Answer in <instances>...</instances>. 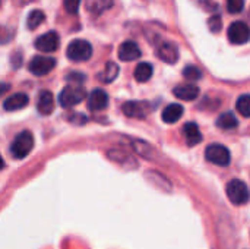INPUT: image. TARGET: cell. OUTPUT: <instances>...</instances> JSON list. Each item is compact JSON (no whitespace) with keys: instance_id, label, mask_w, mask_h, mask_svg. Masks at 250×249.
I'll return each mask as SVG.
<instances>
[{"instance_id":"obj_1","label":"cell","mask_w":250,"mask_h":249,"mask_svg":"<svg viewBox=\"0 0 250 249\" xmlns=\"http://www.w3.org/2000/svg\"><path fill=\"white\" fill-rule=\"evenodd\" d=\"M34 148V135L29 131H22L10 144V154L13 158H25Z\"/></svg>"},{"instance_id":"obj_2","label":"cell","mask_w":250,"mask_h":249,"mask_svg":"<svg viewBox=\"0 0 250 249\" xmlns=\"http://www.w3.org/2000/svg\"><path fill=\"white\" fill-rule=\"evenodd\" d=\"M226 192H227L230 203L234 205H243L249 201L250 198V191L248 185L240 179L230 181L226 186Z\"/></svg>"},{"instance_id":"obj_3","label":"cell","mask_w":250,"mask_h":249,"mask_svg":"<svg viewBox=\"0 0 250 249\" xmlns=\"http://www.w3.org/2000/svg\"><path fill=\"white\" fill-rule=\"evenodd\" d=\"M86 97V91L83 87L81 85H66L62 92L59 94V104L63 109H69L73 107L76 104H79L81 101H83Z\"/></svg>"},{"instance_id":"obj_4","label":"cell","mask_w":250,"mask_h":249,"mask_svg":"<svg viewBox=\"0 0 250 249\" xmlns=\"http://www.w3.org/2000/svg\"><path fill=\"white\" fill-rule=\"evenodd\" d=\"M66 56L72 62H85L92 56V47L85 40H73L66 50Z\"/></svg>"},{"instance_id":"obj_5","label":"cell","mask_w":250,"mask_h":249,"mask_svg":"<svg viewBox=\"0 0 250 249\" xmlns=\"http://www.w3.org/2000/svg\"><path fill=\"white\" fill-rule=\"evenodd\" d=\"M205 157L212 164H217V166H221V167L229 166L230 161H231L230 150L226 145H221V144H211V145H208L207 150H205Z\"/></svg>"},{"instance_id":"obj_6","label":"cell","mask_w":250,"mask_h":249,"mask_svg":"<svg viewBox=\"0 0 250 249\" xmlns=\"http://www.w3.org/2000/svg\"><path fill=\"white\" fill-rule=\"evenodd\" d=\"M56 68V59L50 56H35L31 59L28 69L35 76H44Z\"/></svg>"},{"instance_id":"obj_7","label":"cell","mask_w":250,"mask_h":249,"mask_svg":"<svg viewBox=\"0 0 250 249\" xmlns=\"http://www.w3.org/2000/svg\"><path fill=\"white\" fill-rule=\"evenodd\" d=\"M152 104L149 101H127L123 104L122 110L127 117L144 119L152 112Z\"/></svg>"},{"instance_id":"obj_8","label":"cell","mask_w":250,"mask_h":249,"mask_svg":"<svg viewBox=\"0 0 250 249\" xmlns=\"http://www.w3.org/2000/svg\"><path fill=\"white\" fill-rule=\"evenodd\" d=\"M227 37L230 40V43L233 44H245L248 43L250 38V29L249 26L242 22V21H237V22H233L230 26H229V31H227Z\"/></svg>"},{"instance_id":"obj_9","label":"cell","mask_w":250,"mask_h":249,"mask_svg":"<svg viewBox=\"0 0 250 249\" xmlns=\"http://www.w3.org/2000/svg\"><path fill=\"white\" fill-rule=\"evenodd\" d=\"M59 44H60V40H59V35L56 31H48L42 35H40L34 45L37 50L42 51V53H53L59 48Z\"/></svg>"},{"instance_id":"obj_10","label":"cell","mask_w":250,"mask_h":249,"mask_svg":"<svg viewBox=\"0 0 250 249\" xmlns=\"http://www.w3.org/2000/svg\"><path fill=\"white\" fill-rule=\"evenodd\" d=\"M157 56L160 60L168 65H174L179 60V47L171 41H163L157 47Z\"/></svg>"},{"instance_id":"obj_11","label":"cell","mask_w":250,"mask_h":249,"mask_svg":"<svg viewBox=\"0 0 250 249\" xmlns=\"http://www.w3.org/2000/svg\"><path fill=\"white\" fill-rule=\"evenodd\" d=\"M107 106H108V94L101 88H95L88 97V109L92 112H101Z\"/></svg>"},{"instance_id":"obj_12","label":"cell","mask_w":250,"mask_h":249,"mask_svg":"<svg viewBox=\"0 0 250 249\" xmlns=\"http://www.w3.org/2000/svg\"><path fill=\"white\" fill-rule=\"evenodd\" d=\"M142 54L141 48L138 47V44L135 41H125L120 44L119 47V59L123 60V62H132V60H136L139 59Z\"/></svg>"},{"instance_id":"obj_13","label":"cell","mask_w":250,"mask_h":249,"mask_svg":"<svg viewBox=\"0 0 250 249\" xmlns=\"http://www.w3.org/2000/svg\"><path fill=\"white\" fill-rule=\"evenodd\" d=\"M28 103H29V98L25 92H16L3 101V109L6 112H16V110L26 107Z\"/></svg>"},{"instance_id":"obj_14","label":"cell","mask_w":250,"mask_h":249,"mask_svg":"<svg viewBox=\"0 0 250 249\" xmlns=\"http://www.w3.org/2000/svg\"><path fill=\"white\" fill-rule=\"evenodd\" d=\"M173 94L183 101H193L199 97V88L193 84H182L173 90Z\"/></svg>"},{"instance_id":"obj_15","label":"cell","mask_w":250,"mask_h":249,"mask_svg":"<svg viewBox=\"0 0 250 249\" xmlns=\"http://www.w3.org/2000/svg\"><path fill=\"white\" fill-rule=\"evenodd\" d=\"M37 109L41 114L47 116L50 114L53 110H54V97L51 94V91H47V90H42L38 95V100H37Z\"/></svg>"},{"instance_id":"obj_16","label":"cell","mask_w":250,"mask_h":249,"mask_svg":"<svg viewBox=\"0 0 250 249\" xmlns=\"http://www.w3.org/2000/svg\"><path fill=\"white\" fill-rule=\"evenodd\" d=\"M113 6V0H85V9L92 18H98L103 12Z\"/></svg>"},{"instance_id":"obj_17","label":"cell","mask_w":250,"mask_h":249,"mask_svg":"<svg viewBox=\"0 0 250 249\" xmlns=\"http://www.w3.org/2000/svg\"><path fill=\"white\" fill-rule=\"evenodd\" d=\"M183 134L186 138V144L189 147H195L202 141V134L195 122H189L183 126Z\"/></svg>"},{"instance_id":"obj_18","label":"cell","mask_w":250,"mask_h":249,"mask_svg":"<svg viewBox=\"0 0 250 249\" xmlns=\"http://www.w3.org/2000/svg\"><path fill=\"white\" fill-rule=\"evenodd\" d=\"M183 112H185V110H183V107H182L180 104H177V103H171V104H168V106L163 110L161 117H163L164 123L173 125V123H176L179 119H182Z\"/></svg>"},{"instance_id":"obj_19","label":"cell","mask_w":250,"mask_h":249,"mask_svg":"<svg viewBox=\"0 0 250 249\" xmlns=\"http://www.w3.org/2000/svg\"><path fill=\"white\" fill-rule=\"evenodd\" d=\"M119 70H120V69H119V66H117L114 62H107L104 70L98 73V79H100L103 84H110V82H113V81L117 78Z\"/></svg>"},{"instance_id":"obj_20","label":"cell","mask_w":250,"mask_h":249,"mask_svg":"<svg viewBox=\"0 0 250 249\" xmlns=\"http://www.w3.org/2000/svg\"><path fill=\"white\" fill-rule=\"evenodd\" d=\"M152 73H154V68H152V65L148 63V62L139 63V65L135 68V72H133L135 79H136L138 82H148V81L151 79Z\"/></svg>"},{"instance_id":"obj_21","label":"cell","mask_w":250,"mask_h":249,"mask_svg":"<svg viewBox=\"0 0 250 249\" xmlns=\"http://www.w3.org/2000/svg\"><path fill=\"white\" fill-rule=\"evenodd\" d=\"M217 126L224 129V131H230L239 126V120L234 116V113L231 112H226L223 114H220V117L217 119Z\"/></svg>"},{"instance_id":"obj_22","label":"cell","mask_w":250,"mask_h":249,"mask_svg":"<svg viewBox=\"0 0 250 249\" xmlns=\"http://www.w3.org/2000/svg\"><path fill=\"white\" fill-rule=\"evenodd\" d=\"M44 21H45L44 12L40 10V9H35V10L29 12L28 18H26V28L28 29H37Z\"/></svg>"},{"instance_id":"obj_23","label":"cell","mask_w":250,"mask_h":249,"mask_svg":"<svg viewBox=\"0 0 250 249\" xmlns=\"http://www.w3.org/2000/svg\"><path fill=\"white\" fill-rule=\"evenodd\" d=\"M236 109L242 116L250 117V94H243L237 98Z\"/></svg>"},{"instance_id":"obj_24","label":"cell","mask_w":250,"mask_h":249,"mask_svg":"<svg viewBox=\"0 0 250 249\" xmlns=\"http://www.w3.org/2000/svg\"><path fill=\"white\" fill-rule=\"evenodd\" d=\"M183 76L189 81H198L202 78V70L193 65H189L183 69Z\"/></svg>"},{"instance_id":"obj_25","label":"cell","mask_w":250,"mask_h":249,"mask_svg":"<svg viewBox=\"0 0 250 249\" xmlns=\"http://www.w3.org/2000/svg\"><path fill=\"white\" fill-rule=\"evenodd\" d=\"M245 7V0H227V9L230 13H240Z\"/></svg>"},{"instance_id":"obj_26","label":"cell","mask_w":250,"mask_h":249,"mask_svg":"<svg viewBox=\"0 0 250 249\" xmlns=\"http://www.w3.org/2000/svg\"><path fill=\"white\" fill-rule=\"evenodd\" d=\"M208 26L212 32H218L223 26V21H221V16L220 15H212L208 21Z\"/></svg>"},{"instance_id":"obj_27","label":"cell","mask_w":250,"mask_h":249,"mask_svg":"<svg viewBox=\"0 0 250 249\" xmlns=\"http://www.w3.org/2000/svg\"><path fill=\"white\" fill-rule=\"evenodd\" d=\"M63 4L66 7V10L72 15L78 13L79 10V4H81V0H63Z\"/></svg>"},{"instance_id":"obj_28","label":"cell","mask_w":250,"mask_h":249,"mask_svg":"<svg viewBox=\"0 0 250 249\" xmlns=\"http://www.w3.org/2000/svg\"><path fill=\"white\" fill-rule=\"evenodd\" d=\"M66 79H67V81H78V82H82V81L85 79V75L78 73V72H72L70 75L66 76Z\"/></svg>"},{"instance_id":"obj_29","label":"cell","mask_w":250,"mask_h":249,"mask_svg":"<svg viewBox=\"0 0 250 249\" xmlns=\"http://www.w3.org/2000/svg\"><path fill=\"white\" fill-rule=\"evenodd\" d=\"M198 3H201L202 6H205V9H208V7H214V9H217V3H211V0H198Z\"/></svg>"},{"instance_id":"obj_30","label":"cell","mask_w":250,"mask_h":249,"mask_svg":"<svg viewBox=\"0 0 250 249\" xmlns=\"http://www.w3.org/2000/svg\"><path fill=\"white\" fill-rule=\"evenodd\" d=\"M16 4H19V6H23V4H28V3H31L32 0H13Z\"/></svg>"}]
</instances>
